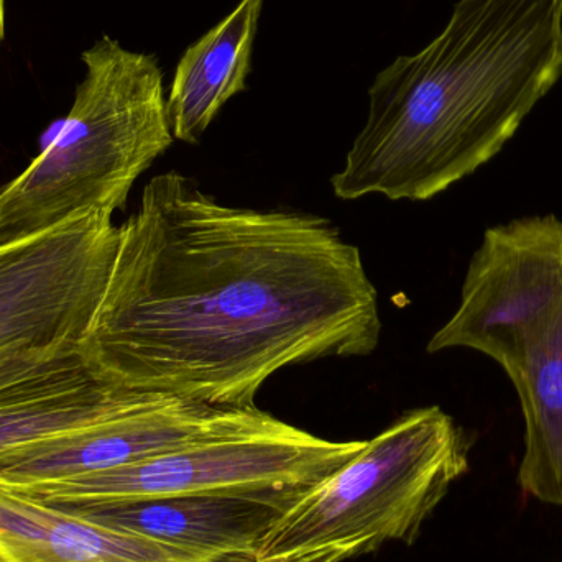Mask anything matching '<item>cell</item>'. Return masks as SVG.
Masks as SVG:
<instances>
[{
  "label": "cell",
  "mask_w": 562,
  "mask_h": 562,
  "mask_svg": "<svg viewBox=\"0 0 562 562\" xmlns=\"http://www.w3.org/2000/svg\"><path fill=\"white\" fill-rule=\"evenodd\" d=\"M117 244L119 227L105 213L0 244V350L79 349Z\"/></svg>",
  "instance_id": "52a82bcc"
},
{
  "label": "cell",
  "mask_w": 562,
  "mask_h": 562,
  "mask_svg": "<svg viewBox=\"0 0 562 562\" xmlns=\"http://www.w3.org/2000/svg\"><path fill=\"white\" fill-rule=\"evenodd\" d=\"M510 380L525 419L518 484L527 497L562 507V303Z\"/></svg>",
  "instance_id": "4fadbf2b"
},
{
  "label": "cell",
  "mask_w": 562,
  "mask_h": 562,
  "mask_svg": "<svg viewBox=\"0 0 562 562\" xmlns=\"http://www.w3.org/2000/svg\"><path fill=\"white\" fill-rule=\"evenodd\" d=\"M263 0H243L181 56L168 119L177 140L198 144L229 99L246 91Z\"/></svg>",
  "instance_id": "7c38bea8"
},
{
  "label": "cell",
  "mask_w": 562,
  "mask_h": 562,
  "mask_svg": "<svg viewBox=\"0 0 562 562\" xmlns=\"http://www.w3.org/2000/svg\"><path fill=\"white\" fill-rule=\"evenodd\" d=\"M46 505L203 557L254 561L263 537L288 508L257 498L201 495Z\"/></svg>",
  "instance_id": "30bf717a"
},
{
  "label": "cell",
  "mask_w": 562,
  "mask_h": 562,
  "mask_svg": "<svg viewBox=\"0 0 562 562\" xmlns=\"http://www.w3.org/2000/svg\"><path fill=\"white\" fill-rule=\"evenodd\" d=\"M55 140L0 188V244L88 213L124 210L135 181L173 144L157 56L102 36Z\"/></svg>",
  "instance_id": "3957f363"
},
{
  "label": "cell",
  "mask_w": 562,
  "mask_h": 562,
  "mask_svg": "<svg viewBox=\"0 0 562 562\" xmlns=\"http://www.w3.org/2000/svg\"><path fill=\"white\" fill-rule=\"evenodd\" d=\"M379 296L323 217L227 206L180 171L145 184L79 353L99 382L252 408L284 367L370 356Z\"/></svg>",
  "instance_id": "6da1fadb"
},
{
  "label": "cell",
  "mask_w": 562,
  "mask_h": 562,
  "mask_svg": "<svg viewBox=\"0 0 562 562\" xmlns=\"http://www.w3.org/2000/svg\"><path fill=\"white\" fill-rule=\"evenodd\" d=\"M471 441L439 406L412 409L291 504L257 562H346L412 544L469 471Z\"/></svg>",
  "instance_id": "277c9868"
},
{
  "label": "cell",
  "mask_w": 562,
  "mask_h": 562,
  "mask_svg": "<svg viewBox=\"0 0 562 562\" xmlns=\"http://www.w3.org/2000/svg\"><path fill=\"white\" fill-rule=\"evenodd\" d=\"M137 395L99 382L78 347L0 350V454L98 422Z\"/></svg>",
  "instance_id": "9c48e42d"
},
{
  "label": "cell",
  "mask_w": 562,
  "mask_h": 562,
  "mask_svg": "<svg viewBox=\"0 0 562 562\" xmlns=\"http://www.w3.org/2000/svg\"><path fill=\"white\" fill-rule=\"evenodd\" d=\"M561 303L562 220L548 214L491 227L469 263L458 310L428 352L475 350L510 379Z\"/></svg>",
  "instance_id": "8992f818"
},
{
  "label": "cell",
  "mask_w": 562,
  "mask_h": 562,
  "mask_svg": "<svg viewBox=\"0 0 562 562\" xmlns=\"http://www.w3.org/2000/svg\"><path fill=\"white\" fill-rule=\"evenodd\" d=\"M562 78V0H458L422 52L373 79L339 200L428 201L515 137Z\"/></svg>",
  "instance_id": "7a4b0ae2"
},
{
  "label": "cell",
  "mask_w": 562,
  "mask_h": 562,
  "mask_svg": "<svg viewBox=\"0 0 562 562\" xmlns=\"http://www.w3.org/2000/svg\"><path fill=\"white\" fill-rule=\"evenodd\" d=\"M5 35V0H0V43Z\"/></svg>",
  "instance_id": "5bb4252c"
},
{
  "label": "cell",
  "mask_w": 562,
  "mask_h": 562,
  "mask_svg": "<svg viewBox=\"0 0 562 562\" xmlns=\"http://www.w3.org/2000/svg\"><path fill=\"white\" fill-rule=\"evenodd\" d=\"M366 445L329 441L269 413L262 422L134 464L7 491L42 504L201 495L257 498L290 507Z\"/></svg>",
  "instance_id": "5b68a950"
},
{
  "label": "cell",
  "mask_w": 562,
  "mask_h": 562,
  "mask_svg": "<svg viewBox=\"0 0 562 562\" xmlns=\"http://www.w3.org/2000/svg\"><path fill=\"white\" fill-rule=\"evenodd\" d=\"M269 413L138 393L117 412L0 454V487L22 488L134 464L262 422Z\"/></svg>",
  "instance_id": "ba28073f"
},
{
  "label": "cell",
  "mask_w": 562,
  "mask_h": 562,
  "mask_svg": "<svg viewBox=\"0 0 562 562\" xmlns=\"http://www.w3.org/2000/svg\"><path fill=\"white\" fill-rule=\"evenodd\" d=\"M0 562H257L213 558L101 527L0 487Z\"/></svg>",
  "instance_id": "8fae6325"
}]
</instances>
